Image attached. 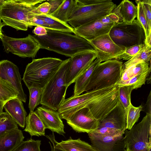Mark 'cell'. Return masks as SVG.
Returning a JSON list of instances; mask_svg holds the SVG:
<instances>
[{"instance_id": "obj_41", "label": "cell", "mask_w": 151, "mask_h": 151, "mask_svg": "<svg viewBox=\"0 0 151 151\" xmlns=\"http://www.w3.org/2000/svg\"><path fill=\"white\" fill-rule=\"evenodd\" d=\"M99 20L101 22L105 24L115 23L119 22L118 16L112 13Z\"/></svg>"}, {"instance_id": "obj_20", "label": "cell", "mask_w": 151, "mask_h": 151, "mask_svg": "<svg viewBox=\"0 0 151 151\" xmlns=\"http://www.w3.org/2000/svg\"><path fill=\"white\" fill-rule=\"evenodd\" d=\"M111 13L118 16L119 22L131 23L137 17V6L128 0H124L116 6Z\"/></svg>"}, {"instance_id": "obj_27", "label": "cell", "mask_w": 151, "mask_h": 151, "mask_svg": "<svg viewBox=\"0 0 151 151\" xmlns=\"http://www.w3.org/2000/svg\"><path fill=\"white\" fill-rule=\"evenodd\" d=\"M43 20L47 24L48 29L69 33H74V29L67 23L62 22L46 14H42L36 16Z\"/></svg>"}, {"instance_id": "obj_22", "label": "cell", "mask_w": 151, "mask_h": 151, "mask_svg": "<svg viewBox=\"0 0 151 151\" xmlns=\"http://www.w3.org/2000/svg\"><path fill=\"white\" fill-rule=\"evenodd\" d=\"M125 130L114 135L89 138L92 146L99 151H112L115 144L122 138Z\"/></svg>"}, {"instance_id": "obj_36", "label": "cell", "mask_w": 151, "mask_h": 151, "mask_svg": "<svg viewBox=\"0 0 151 151\" xmlns=\"http://www.w3.org/2000/svg\"><path fill=\"white\" fill-rule=\"evenodd\" d=\"M149 71L145 73L138 74L127 82L116 85L118 87L129 85L132 87L133 89H137L145 84Z\"/></svg>"}, {"instance_id": "obj_52", "label": "cell", "mask_w": 151, "mask_h": 151, "mask_svg": "<svg viewBox=\"0 0 151 151\" xmlns=\"http://www.w3.org/2000/svg\"><path fill=\"white\" fill-rule=\"evenodd\" d=\"M124 151H129L128 150H127V149H126Z\"/></svg>"}, {"instance_id": "obj_31", "label": "cell", "mask_w": 151, "mask_h": 151, "mask_svg": "<svg viewBox=\"0 0 151 151\" xmlns=\"http://www.w3.org/2000/svg\"><path fill=\"white\" fill-rule=\"evenodd\" d=\"M142 108V105L136 107L130 104L126 113V129L130 130L137 122Z\"/></svg>"}, {"instance_id": "obj_1", "label": "cell", "mask_w": 151, "mask_h": 151, "mask_svg": "<svg viewBox=\"0 0 151 151\" xmlns=\"http://www.w3.org/2000/svg\"><path fill=\"white\" fill-rule=\"evenodd\" d=\"M46 29L47 34L45 35H33L40 49L70 58L81 52L95 50L89 42L82 37L69 33Z\"/></svg>"}, {"instance_id": "obj_6", "label": "cell", "mask_w": 151, "mask_h": 151, "mask_svg": "<svg viewBox=\"0 0 151 151\" xmlns=\"http://www.w3.org/2000/svg\"><path fill=\"white\" fill-rule=\"evenodd\" d=\"M123 64L116 59L99 63L93 70L85 91L115 85L121 78Z\"/></svg>"}, {"instance_id": "obj_30", "label": "cell", "mask_w": 151, "mask_h": 151, "mask_svg": "<svg viewBox=\"0 0 151 151\" xmlns=\"http://www.w3.org/2000/svg\"><path fill=\"white\" fill-rule=\"evenodd\" d=\"M18 93L8 82L0 78V101L4 104L9 100L18 98Z\"/></svg>"}, {"instance_id": "obj_19", "label": "cell", "mask_w": 151, "mask_h": 151, "mask_svg": "<svg viewBox=\"0 0 151 151\" xmlns=\"http://www.w3.org/2000/svg\"><path fill=\"white\" fill-rule=\"evenodd\" d=\"M3 108L17 125L25 127L27 113L22 101L18 98L12 99L4 104Z\"/></svg>"}, {"instance_id": "obj_38", "label": "cell", "mask_w": 151, "mask_h": 151, "mask_svg": "<svg viewBox=\"0 0 151 151\" xmlns=\"http://www.w3.org/2000/svg\"><path fill=\"white\" fill-rule=\"evenodd\" d=\"M145 45L140 44L126 48L124 52L116 59L119 61L121 60H128L136 55Z\"/></svg>"}, {"instance_id": "obj_18", "label": "cell", "mask_w": 151, "mask_h": 151, "mask_svg": "<svg viewBox=\"0 0 151 151\" xmlns=\"http://www.w3.org/2000/svg\"><path fill=\"white\" fill-rule=\"evenodd\" d=\"M52 142V145L49 142L51 147L58 151H99L92 146L80 139H73L71 137L67 140H62L58 142L55 140L54 134L47 135Z\"/></svg>"}, {"instance_id": "obj_13", "label": "cell", "mask_w": 151, "mask_h": 151, "mask_svg": "<svg viewBox=\"0 0 151 151\" xmlns=\"http://www.w3.org/2000/svg\"><path fill=\"white\" fill-rule=\"evenodd\" d=\"M66 120L68 125L79 133H88L97 129L99 125V121L93 116L86 107L76 111Z\"/></svg>"}, {"instance_id": "obj_11", "label": "cell", "mask_w": 151, "mask_h": 151, "mask_svg": "<svg viewBox=\"0 0 151 151\" xmlns=\"http://www.w3.org/2000/svg\"><path fill=\"white\" fill-rule=\"evenodd\" d=\"M96 51L100 62L116 59L125 52L126 48L119 46L112 40L109 34L88 41Z\"/></svg>"}, {"instance_id": "obj_44", "label": "cell", "mask_w": 151, "mask_h": 151, "mask_svg": "<svg viewBox=\"0 0 151 151\" xmlns=\"http://www.w3.org/2000/svg\"><path fill=\"white\" fill-rule=\"evenodd\" d=\"M32 32L37 36H42L47 34V30L45 28L37 26L32 31Z\"/></svg>"}, {"instance_id": "obj_2", "label": "cell", "mask_w": 151, "mask_h": 151, "mask_svg": "<svg viewBox=\"0 0 151 151\" xmlns=\"http://www.w3.org/2000/svg\"><path fill=\"white\" fill-rule=\"evenodd\" d=\"M46 1L40 0H4L1 6L0 16L3 26L7 25L17 30L27 31L32 27L30 20L35 17L32 11L38 4Z\"/></svg>"}, {"instance_id": "obj_45", "label": "cell", "mask_w": 151, "mask_h": 151, "mask_svg": "<svg viewBox=\"0 0 151 151\" xmlns=\"http://www.w3.org/2000/svg\"><path fill=\"white\" fill-rule=\"evenodd\" d=\"M142 111H144L146 113L151 114V91L150 92L147 97V101L144 106L143 107Z\"/></svg>"}, {"instance_id": "obj_48", "label": "cell", "mask_w": 151, "mask_h": 151, "mask_svg": "<svg viewBox=\"0 0 151 151\" xmlns=\"http://www.w3.org/2000/svg\"><path fill=\"white\" fill-rule=\"evenodd\" d=\"M1 19H0V39H1L3 34L2 32V28L3 26L1 22Z\"/></svg>"}, {"instance_id": "obj_14", "label": "cell", "mask_w": 151, "mask_h": 151, "mask_svg": "<svg viewBox=\"0 0 151 151\" xmlns=\"http://www.w3.org/2000/svg\"><path fill=\"white\" fill-rule=\"evenodd\" d=\"M0 78L9 83L18 93V98L25 103L27 96L23 90L18 67L7 60L0 61Z\"/></svg>"}, {"instance_id": "obj_15", "label": "cell", "mask_w": 151, "mask_h": 151, "mask_svg": "<svg viewBox=\"0 0 151 151\" xmlns=\"http://www.w3.org/2000/svg\"><path fill=\"white\" fill-rule=\"evenodd\" d=\"M114 24L103 23L98 20L74 29V33L89 41L99 37L109 34Z\"/></svg>"}, {"instance_id": "obj_51", "label": "cell", "mask_w": 151, "mask_h": 151, "mask_svg": "<svg viewBox=\"0 0 151 151\" xmlns=\"http://www.w3.org/2000/svg\"><path fill=\"white\" fill-rule=\"evenodd\" d=\"M51 147V148L52 151H58V150L55 149L53 148H52V147Z\"/></svg>"}, {"instance_id": "obj_17", "label": "cell", "mask_w": 151, "mask_h": 151, "mask_svg": "<svg viewBox=\"0 0 151 151\" xmlns=\"http://www.w3.org/2000/svg\"><path fill=\"white\" fill-rule=\"evenodd\" d=\"M99 127H106L120 131L126 129L125 111L119 101L112 109L99 121Z\"/></svg>"}, {"instance_id": "obj_10", "label": "cell", "mask_w": 151, "mask_h": 151, "mask_svg": "<svg viewBox=\"0 0 151 151\" xmlns=\"http://www.w3.org/2000/svg\"><path fill=\"white\" fill-rule=\"evenodd\" d=\"M0 39L6 53L23 58H35L40 49L37 41L30 35L24 38H15L3 34Z\"/></svg>"}, {"instance_id": "obj_28", "label": "cell", "mask_w": 151, "mask_h": 151, "mask_svg": "<svg viewBox=\"0 0 151 151\" xmlns=\"http://www.w3.org/2000/svg\"><path fill=\"white\" fill-rule=\"evenodd\" d=\"M151 57V46L145 45L136 55L123 64V70L138 63L149 62Z\"/></svg>"}, {"instance_id": "obj_29", "label": "cell", "mask_w": 151, "mask_h": 151, "mask_svg": "<svg viewBox=\"0 0 151 151\" xmlns=\"http://www.w3.org/2000/svg\"><path fill=\"white\" fill-rule=\"evenodd\" d=\"M137 4V19L143 27L145 35V45L151 46V29H150L145 13L142 3L140 0L135 1Z\"/></svg>"}, {"instance_id": "obj_24", "label": "cell", "mask_w": 151, "mask_h": 151, "mask_svg": "<svg viewBox=\"0 0 151 151\" xmlns=\"http://www.w3.org/2000/svg\"><path fill=\"white\" fill-rule=\"evenodd\" d=\"M100 63H101L99 59L97 58L78 77L75 82L73 96H78L85 91L93 70Z\"/></svg>"}, {"instance_id": "obj_12", "label": "cell", "mask_w": 151, "mask_h": 151, "mask_svg": "<svg viewBox=\"0 0 151 151\" xmlns=\"http://www.w3.org/2000/svg\"><path fill=\"white\" fill-rule=\"evenodd\" d=\"M97 57V54L95 50L83 52L70 57V64L66 78V83L68 88L75 83L78 77Z\"/></svg>"}, {"instance_id": "obj_43", "label": "cell", "mask_w": 151, "mask_h": 151, "mask_svg": "<svg viewBox=\"0 0 151 151\" xmlns=\"http://www.w3.org/2000/svg\"><path fill=\"white\" fill-rule=\"evenodd\" d=\"M30 22L32 27L39 26L43 27L46 29H48L47 24L41 19L35 17L32 18Z\"/></svg>"}, {"instance_id": "obj_5", "label": "cell", "mask_w": 151, "mask_h": 151, "mask_svg": "<svg viewBox=\"0 0 151 151\" xmlns=\"http://www.w3.org/2000/svg\"><path fill=\"white\" fill-rule=\"evenodd\" d=\"M116 6L111 0H93L89 4H77L67 23L75 29L104 17L111 13Z\"/></svg>"}, {"instance_id": "obj_39", "label": "cell", "mask_w": 151, "mask_h": 151, "mask_svg": "<svg viewBox=\"0 0 151 151\" xmlns=\"http://www.w3.org/2000/svg\"><path fill=\"white\" fill-rule=\"evenodd\" d=\"M51 5L47 1L38 5L37 7L32 12L33 15L35 17L42 14H47L50 9Z\"/></svg>"}, {"instance_id": "obj_49", "label": "cell", "mask_w": 151, "mask_h": 151, "mask_svg": "<svg viewBox=\"0 0 151 151\" xmlns=\"http://www.w3.org/2000/svg\"><path fill=\"white\" fill-rule=\"evenodd\" d=\"M4 104L0 101V114L3 112V106Z\"/></svg>"}, {"instance_id": "obj_46", "label": "cell", "mask_w": 151, "mask_h": 151, "mask_svg": "<svg viewBox=\"0 0 151 151\" xmlns=\"http://www.w3.org/2000/svg\"><path fill=\"white\" fill-rule=\"evenodd\" d=\"M146 80L147 81V84H150L151 83V70H150L148 73Z\"/></svg>"}, {"instance_id": "obj_35", "label": "cell", "mask_w": 151, "mask_h": 151, "mask_svg": "<svg viewBox=\"0 0 151 151\" xmlns=\"http://www.w3.org/2000/svg\"><path fill=\"white\" fill-rule=\"evenodd\" d=\"M41 141L32 139L23 141L12 151H41Z\"/></svg>"}, {"instance_id": "obj_33", "label": "cell", "mask_w": 151, "mask_h": 151, "mask_svg": "<svg viewBox=\"0 0 151 151\" xmlns=\"http://www.w3.org/2000/svg\"><path fill=\"white\" fill-rule=\"evenodd\" d=\"M18 128L17 124L7 113L0 114V136Z\"/></svg>"}, {"instance_id": "obj_50", "label": "cell", "mask_w": 151, "mask_h": 151, "mask_svg": "<svg viewBox=\"0 0 151 151\" xmlns=\"http://www.w3.org/2000/svg\"><path fill=\"white\" fill-rule=\"evenodd\" d=\"M4 0H0V19H1L0 16V9L1 6L2 5V3L3 2Z\"/></svg>"}, {"instance_id": "obj_3", "label": "cell", "mask_w": 151, "mask_h": 151, "mask_svg": "<svg viewBox=\"0 0 151 151\" xmlns=\"http://www.w3.org/2000/svg\"><path fill=\"white\" fill-rule=\"evenodd\" d=\"M71 58L63 61L58 70L42 89L40 104L58 111L65 100L67 89V74L71 62Z\"/></svg>"}, {"instance_id": "obj_37", "label": "cell", "mask_w": 151, "mask_h": 151, "mask_svg": "<svg viewBox=\"0 0 151 151\" xmlns=\"http://www.w3.org/2000/svg\"><path fill=\"white\" fill-rule=\"evenodd\" d=\"M121 131L109 127H99L96 129L88 134L89 138H91L114 135Z\"/></svg>"}, {"instance_id": "obj_42", "label": "cell", "mask_w": 151, "mask_h": 151, "mask_svg": "<svg viewBox=\"0 0 151 151\" xmlns=\"http://www.w3.org/2000/svg\"><path fill=\"white\" fill-rule=\"evenodd\" d=\"M64 0H48L47 1L51 5L50 11L47 14L50 15L56 11L63 3Z\"/></svg>"}, {"instance_id": "obj_34", "label": "cell", "mask_w": 151, "mask_h": 151, "mask_svg": "<svg viewBox=\"0 0 151 151\" xmlns=\"http://www.w3.org/2000/svg\"><path fill=\"white\" fill-rule=\"evenodd\" d=\"M28 88L29 93L28 107L30 111H33L35 108L40 104L43 88L34 86Z\"/></svg>"}, {"instance_id": "obj_40", "label": "cell", "mask_w": 151, "mask_h": 151, "mask_svg": "<svg viewBox=\"0 0 151 151\" xmlns=\"http://www.w3.org/2000/svg\"><path fill=\"white\" fill-rule=\"evenodd\" d=\"M140 1L142 4L149 28L151 29V1L143 0H140Z\"/></svg>"}, {"instance_id": "obj_25", "label": "cell", "mask_w": 151, "mask_h": 151, "mask_svg": "<svg viewBox=\"0 0 151 151\" xmlns=\"http://www.w3.org/2000/svg\"><path fill=\"white\" fill-rule=\"evenodd\" d=\"M77 5V0H64L58 9L53 13L49 15L62 22L67 23L68 21Z\"/></svg>"}, {"instance_id": "obj_26", "label": "cell", "mask_w": 151, "mask_h": 151, "mask_svg": "<svg viewBox=\"0 0 151 151\" xmlns=\"http://www.w3.org/2000/svg\"><path fill=\"white\" fill-rule=\"evenodd\" d=\"M150 69V61L149 62L138 63L132 65L122 71L121 78L116 85L127 82L138 74L148 72Z\"/></svg>"}, {"instance_id": "obj_47", "label": "cell", "mask_w": 151, "mask_h": 151, "mask_svg": "<svg viewBox=\"0 0 151 151\" xmlns=\"http://www.w3.org/2000/svg\"><path fill=\"white\" fill-rule=\"evenodd\" d=\"M148 144L147 151H151V137H148Z\"/></svg>"}, {"instance_id": "obj_8", "label": "cell", "mask_w": 151, "mask_h": 151, "mask_svg": "<svg viewBox=\"0 0 151 151\" xmlns=\"http://www.w3.org/2000/svg\"><path fill=\"white\" fill-rule=\"evenodd\" d=\"M116 86L114 85L101 89H93L81 95L65 99L58 111L61 119L67 118L76 111L85 107L96 99L108 93Z\"/></svg>"}, {"instance_id": "obj_23", "label": "cell", "mask_w": 151, "mask_h": 151, "mask_svg": "<svg viewBox=\"0 0 151 151\" xmlns=\"http://www.w3.org/2000/svg\"><path fill=\"white\" fill-rule=\"evenodd\" d=\"M46 128L40 118L35 111H30L26 119L24 131L31 136H45Z\"/></svg>"}, {"instance_id": "obj_9", "label": "cell", "mask_w": 151, "mask_h": 151, "mask_svg": "<svg viewBox=\"0 0 151 151\" xmlns=\"http://www.w3.org/2000/svg\"><path fill=\"white\" fill-rule=\"evenodd\" d=\"M151 126V114L146 113L139 123L134 124L129 131L125 130V147L129 151H147L148 130Z\"/></svg>"}, {"instance_id": "obj_16", "label": "cell", "mask_w": 151, "mask_h": 151, "mask_svg": "<svg viewBox=\"0 0 151 151\" xmlns=\"http://www.w3.org/2000/svg\"><path fill=\"white\" fill-rule=\"evenodd\" d=\"M43 123L46 129L60 135L65 133L64 126L57 111L42 105L35 111Z\"/></svg>"}, {"instance_id": "obj_4", "label": "cell", "mask_w": 151, "mask_h": 151, "mask_svg": "<svg viewBox=\"0 0 151 151\" xmlns=\"http://www.w3.org/2000/svg\"><path fill=\"white\" fill-rule=\"evenodd\" d=\"M63 61L52 57L33 59L27 65L22 80L28 88L34 86L43 88Z\"/></svg>"}, {"instance_id": "obj_21", "label": "cell", "mask_w": 151, "mask_h": 151, "mask_svg": "<svg viewBox=\"0 0 151 151\" xmlns=\"http://www.w3.org/2000/svg\"><path fill=\"white\" fill-rule=\"evenodd\" d=\"M22 131L18 128L0 136V151H12L23 141Z\"/></svg>"}, {"instance_id": "obj_7", "label": "cell", "mask_w": 151, "mask_h": 151, "mask_svg": "<svg viewBox=\"0 0 151 151\" xmlns=\"http://www.w3.org/2000/svg\"><path fill=\"white\" fill-rule=\"evenodd\" d=\"M109 34L116 44L122 47L145 44V31L137 19L131 23L122 22L115 23Z\"/></svg>"}, {"instance_id": "obj_32", "label": "cell", "mask_w": 151, "mask_h": 151, "mask_svg": "<svg viewBox=\"0 0 151 151\" xmlns=\"http://www.w3.org/2000/svg\"><path fill=\"white\" fill-rule=\"evenodd\" d=\"M118 101L124 109L125 113L130 104L131 94L133 90L132 86L126 85L118 87Z\"/></svg>"}]
</instances>
